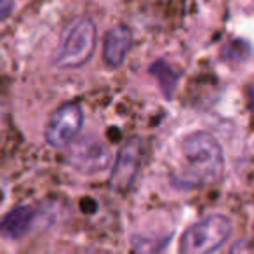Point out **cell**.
Segmentation results:
<instances>
[{
    "label": "cell",
    "instance_id": "1",
    "mask_svg": "<svg viewBox=\"0 0 254 254\" xmlns=\"http://www.w3.org/2000/svg\"><path fill=\"white\" fill-rule=\"evenodd\" d=\"M185 176L190 183L211 185L221 178L225 155L218 139L205 131H195L181 143Z\"/></svg>",
    "mask_w": 254,
    "mask_h": 254
},
{
    "label": "cell",
    "instance_id": "2",
    "mask_svg": "<svg viewBox=\"0 0 254 254\" xmlns=\"http://www.w3.org/2000/svg\"><path fill=\"white\" fill-rule=\"evenodd\" d=\"M96 47V25L89 18H78L70 23L61 37L54 54V64L60 68L84 66L92 58Z\"/></svg>",
    "mask_w": 254,
    "mask_h": 254
},
{
    "label": "cell",
    "instance_id": "3",
    "mask_svg": "<svg viewBox=\"0 0 254 254\" xmlns=\"http://www.w3.org/2000/svg\"><path fill=\"white\" fill-rule=\"evenodd\" d=\"M232 235V221L223 214H211L183 233L180 254H214Z\"/></svg>",
    "mask_w": 254,
    "mask_h": 254
},
{
    "label": "cell",
    "instance_id": "4",
    "mask_svg": "<svg viewBox=\"0 0 254 254\" xmlns=\"http://www.w3.org/2000/svg\"><path fill=\"white\" fill-rule=\"evenodd\" d=\"M84 124V113L77 103H66L51 115L46 139L54 148H64L78 136Z\"/></svg>",
    "mask_w": 254,
    "mask_h": 254
},
{
    "label": "cell",
    "instance_id": "5",
    "mask_svg": "<svg viewBox=\"0 0 254 254\" xmlns=\"http://www.w3.org/2000/svg\"><path fill=\"white\" fill-rule=\"evenodd\" d=\"M143 143L139 138H132L120 148L115 166L110 176V187L119 193H126L132 188L143 164Z\"/></svg>",
    "mask_w": 254,
    "mask_h": 254
},
{
    "label": "cell",
    "instance_id": "6",
    "mask_svg": "<svg viewBox=\"0 0 254 254\" xmlns=\"http://www.w3.org/2000/svg\"><path fill=\"white\" fill-rule=\"evenodd\" d=\"M68 162L82 173H98L108 167L110 152L103 141L96 138H82L70 143Z\"/></svg>",
    "mask_w": 254,
    "mask_h": 254
},
{
    "label": "cell",
    "instance_id": "7",
    "mask_svg": "<svg viewBox=\"0 0 254 254\" xmlns=\"http://www.w3.org/2000/svg\"><path fill=\"white\" fill-rule=\"evenodd\" d=\"M132 46V33L127 26L120 25L112 28L105 37L103 60L110 68H117L126 61Z\"/></svg>",
    "mask_w": 254,
    "mask_h": 254
},
{
    "label": "cell",
    "instance_id": "8",
    "mask_svg": "<svg viewBox=\"0 0 254 254\" xmlns=\"http://www.w3.org/2000/svg\"><path fill=\"white\" fill-rule=\"evenodd\" d=\"M35 218V211L26 205H19V207L9 211L7 214L0 221V233L7 239H21L26 232L30 230Z\"/></svg>",
    "mask_w": 254,
    "mask_h": 254
},
{
    "label": "cell",
    "instance_id": "9",
    "mask_svg": "<svg viewBox=\"0 0 254 254\" xmlns=\"http://www.w3.org/2000/svg\"><path fill=\"white\" fill-rule=\"evenodd\" d=\"M230 254H254V246L249 240H239L232 246Z\"/></svg>",
    "mask_w": 254,
    "mask_h": 254
},
{
    "label": "cell",
    "instance_id": "10",
    "mask_svg": "<svg viewBox=\"0 0 254 254\" xmlns=\"http://www.w3.org/2000/svg\"><path fill=\"white\" fill-rule=\"evenodd\" d=\"M14 11V0H0V23L5 21Z\"/></svg>",
    "mask_w": 254,
    "mask_h": 254
},
{
    "label": "cell",
    "instance_id": "11",
    "mask_svg": "<svg viewBox=\"0 0 254 254\" xmlns=\"http://www.w3.org/2000/svg\"><path fill=\"white\" fill-rule=\"evenodd\" d=\"M249 98H251V108H253V112H254V87H251Z\"/></svg>",
    "mask_w": 254,
    "mask_h": 254
}]
</instances>
